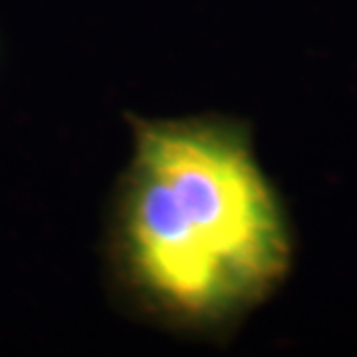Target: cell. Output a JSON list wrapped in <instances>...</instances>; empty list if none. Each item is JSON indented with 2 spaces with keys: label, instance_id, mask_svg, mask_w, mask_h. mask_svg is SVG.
Instances as JSON below:
<instances>
[{
  "label": "cell",
  "instance_id": "6da1fadb",
  "mask_svg": "<svg viewBox=\"0 0 357 357\" xmlns=\"http://www.w3.org/2000/svg\"><path fill=\"white\" fill-rule=\"evenodd\" d=\"M115 241L123 276L185 326L262 302L288 274L292 236L243 128L215 117L135 121Z\"/></svg>",
  "mask_w": 357,
  "mask_h": 357
}]
</instances>
